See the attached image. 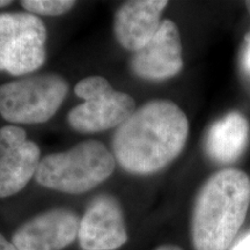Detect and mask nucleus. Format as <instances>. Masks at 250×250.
I'll use <instances>...</instances> for the list:
<instances>
[{"label":"nucleus","mask_w":250,"mask_h":250,"mask_svg":"<svg viewBox=\"0 0 250 250\" xmlns=\"http://www.w3.org/2000/svg\"><path fill=\"white\" fill-rule=\"evenodd\" d=\"M189 134V121L169 100H153L136 109L112 138V151L123 169L151 175L181 154Z\"/></svg>","instance_id":"f257e3e1"},{"label":"nucleus","mask_w":250,"mask_h":250,"mask_svg":"<svg viewBox=\"0 0 250 250\" xmlns=\"http://www.w3.org/2000/svg\"><path fill=\"white\" fill-rule=\"evenodd\" d=\"M249 203L250 180L243 170L225 168L208 177L193 204L195 250H226L245 223Z\"/></svg>","instance_id":"f03ea898"},{"label":"nucleus","mask_w":250,"mask_h":250,"mask_svg":"<svg viewBox=\"0 0 250 250\" xmlns=\"http://www.w3.org/2000/svg\"><path fill=\"white\" fill-rule=\"evenodd\" d=\"M115 167L116 159L101 142L86 140L66 152L44 156L35 177L41 186L78 195L101 184Z\"/></svg>","instance_id":"7ed1b4c3"},{"label":"nucleus","mask_w":250,"mask_h":250,"mask_svg":"<svg viewBox=\"0 0 250 250\" xmlns=\"http://www.w3.org/2000/svg\"><path fill=\"white\" fill-rule=\"evenodd\" d=\"M68 92L64 78L37 74L0 86V115L15 124L45 123L57 112Z\"/></svg>","instance_id":"20e7f679"},{"label":"nucleus","mask_w":250,"mask_h":250,"mask_svg":"<svg viewBox=\"0 0 250 250\" xmlns=\"http://www.w3.org/2000/svg\"><path fill=\"white\" fill-rule=\"evenodd\" d=\"M74 93L83 100L68 114V123L78 132L94 133L120 127L136 111L132 96L115 90L103 77L80 80Z\"/></svg>","instance_id":"39448f33"},{"label":"nucleus","mask_w":250,"mask_h":250,"mask_svg":"<svg viewBox=\"0 0 250 250\" xmlns=\"http://www.w3.org/2000/svg\"><path fill=\"white\" fill-rule=\"evenodd\" d=\"M46 28L28 12L0 13V71L23 76L45 62Z\"/></svg>","instance_id":"423d86ee"},{"label":"nucleus","mask_w":250,"mask_h":250,"mask_svg":"<svg viewBox=\"0 0 250 250\" xmlns=\"http://www.w3.org/2000/svg\"><path fill=\"white\" fill-rule=\"evenodd\" d=\"M39 146L20 126L0 129V198L13 196L29 183L40 166Z\"/></svg>","instance_id":"0eeeda50"},{"label":"nucleus","mask_w":250,"mask_h":250,"mask_svg":"<svg viewBox=\"0 0 250 250\" xmlns=\"http://www.w3.org/2000/svg\"><path fill=\"white\" fill-rule=\"evenodd\" d=\"M78 239L83 250L121 248L127 232L120 202L110 195L95 197L80 219Z\"/></svg>","instance_id":"6e6552de"},{"label":"nucleus","mask_w":250,"mask_h":250,"mask_svg":"<svg viewBox=\"0 0 250 250\" xmlns=\"http://www.w3.org/2000/svg\"><path fill=\"white\" fill-rule=\"evenodd\" d=\"M131 68L144 80L162 81L179 74L183 68L182 42L179 28L171 20L161 21L153 39L134 52Z\"/></svg>","instance_id":"1a4fd4ad"},{"label":"nucleus","mask_w":250,"mask_h":250,"mask_svg":"<svg viewBox=\"0 0 250 250\" xmlns=\"http://www.w3.org/2000/svg\"><path fill=\"white\" fill-rule=\"evenodd\" d=\"M80 219L73 211L55 208L24 223L13 234L18 250H61L78 237Z\"/></svg>","instance_id":"9d476101"},{"label":"nucleus","mask_w":250,"mask_h":250,"mask_svg":"<svg viewBox=\"0 0 250 250\" xmlns=\"http://www.w3.org/2000/svg\"><path fill=\"white\" fill-rule=\"evenodd\" d=\"M167 5L166 0H133L122 5L115 14L117 42L133 52L143 49L158 31Z\"/></svg>","instance_id":"9b49d317"},{"label":"nucleus","mask_w":250,"mask_h":250,"mask_svg":"<svg viewBox=\"0 0 250 250\" xmlns=\"http://www.w3.org/2000/svg\"><path fill=\"white\" fill-rule=\"evenodd\" d=\"M249 138L247 118L232 111L211 125L205 136L204 148L208 158L217 164H233L246 151Z\"/></svg>","instance_id":"f8f14e48"},{"label":"nucleus","mask_w":250,"mask_h":250,"mask_svg":"<svg viewBox=\"0 0 250 250\" xmlns=\"http://www.w3.org/2000/svg\"><path fill=\"white\" fill-rule=\"evenodd\" d=\"M22 7L30 14L51 15L57 17L71 11L76 1L71 0H24L21 1Z\"/></svg>","instance_id":"ddd939ff"},{"label":"nucleus","mask_w":250,"mask_h":250,"mask_svg":"<svg viewBox=\"0 0 250 250\" xmlns=\"http://www.w3.org/2000/svg\"><path fill=\"white\" fill-rule=\"evenodd\" d=\"M232 250H250V233L243 236L235 246L233 247Z\"/></svg>","instance_id":"4468645a"},{"label":"nucleus","mask_w":250,"mask_h":250,"mask_svg":"<svg viewBox=\"0 0 250 250\" xmlns=\"http://www.w3.org/2000/svg\"><path fill=\"white\" fill-rule=\"evenodd\" d=\"M243 64L250 72V40L245 39V52H243Z\"/></svg>","instance_id":"2eb2a0df"},{"label":"nucleus","mask_w":250,"mask_h":250,"mask_svg":"<svg viewBox=\"0 0 250 250\" xmlns=\"http://www.w3.org/2000/svg\"><path fill=\"white\" fill-rule=\"evenodd\" d=\"M0 250H18L12 242L7 241L4 236L0 234Z\"/></svg>","instance_id":"dca6fc26"},{"label":"nucleus","mask_w":250,"mask_h":250,"mask_svg":"<svg viewBox=\"0 0 250 250\" xmlns=\"http://www.w3.org/2000/svg\"><path fill=\"white\" fill-rule=\"evenodd\" d=\"M155 250H183L182 248H180L179 246H174V245H164L160 246L158 249Z\"/></svg>","instance_id":"f3484780"},{"label":"nucleus","mask_w":250,"mask_h":250,"mask_svg":"<svg viewBox=\"0 0 250 250\" xmlns=\"http://www.w3.org/2000/svg\"><path fill=\"white\" fill-rule=\"evenodd\" d=\"M11 4H12V1H9V0H0V8L6 7V6H8Z\"/></svg>","instance_id":"a211bd4d"},{"label":"nucleus","mask_w":250,"mask_h":250,"mask_svg":"<svg viewBox=\"0 0 250 250\" xmlns=\"http://www.w3.org/2000/svg\"><path fill=\"white\" fill-rule=\"evenodd\" d=\"M245 5H246L247 11H248V13L250 14V0H249V1H246V2H245Z\"/></svg>","instance_id":"6ab92c4d"},{"label":"nucleus","mask_w":250,"mask_h":250,"mask_svg":"<svg viewBox=\"0 0 250 250\" xmlns=\"http://www.w3.org/2000/svg\"><path fill=\"white\" fill-rule=\"evenodd\" d=\"M245 39H247V40H250V29H249V31H248V34H247V35H246Z\"/></svg>","instance_id":"aec40b11"}]
</instances>
